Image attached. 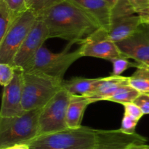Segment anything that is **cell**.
Masks as SVG:
<instances>
[{"instance_id": "10", "label": "cell", "mask_w": 149, "mask_h": 149, "mask_svg": "<svg viewBox=\"0 0 149 149\" xmlns=\"http://www.w3.org/2000/svg\"><path fill=\"white\" fill-rule=\"evenodd\" d=\"M116 45L127 58L133 59L138 66L149 67V23H143L132 35Z\"/></svg>"}, {"instance_id": "28", "label": "cell", "mask_w": 149, "mask_h": 149, "mask_svg": "<svg viewBox=\"0 0 149 149\" xmlns=\"http://www.w3.org/2000/svg\"><path fill=\"white\" fill-rule=\"evenodd\" d=\"M134 103L141 108L144 115L149 114V93H140L134 101Z\"/></svg>"}, {"instance_id": "15", "label": "cell", "mask_w": 149, "mask_h": 149, "mask_svg": "<svg viewBox=\"0 0 149 149\" xmlns=\"http://www.w3.org/2000/svg\"><path fill=\"white\" fill-rule=\"evenodd\" d=\"M130 85V77L111 75L103 77L95 90L87 97L95 102L97 101L107 100L109 96L123 86Z\"/></svg>"}, {"instance_id": "29", "label": "cell", "mask_w": 149, "mask_h": 149, "mask_svg": "<svg viewBox=\"0 0 149 149\" xmlns=\"http://www.w3.org/2000/svg\"><path fill=\"white\" fill-rule=\"evenodd\" d=\"M125 149H149V145L146 143H135L129 145Z\"/></svg>"}, {"instance_id": "23", "label": "cell", "mask_w": 149, "mask_h": 149, "mask_svg": "<svg viewBox=\"0 0 149 149\" xmlns=\"http://www.w3.org/2000/svg\"><path fill=\"white\" fill-rule=\"evenodd\" d=\"M113 64V72L112 75L120 76L125 71L131 67H138V64L135 62H131L129 61V58L126 57H119V58H114L111 61Z\"/></svg>"}, {"instance_id": "25", "label": "cell", "mask_w": 149, "mask_h": 149, "mask_svg": "<svg viewBox=\"0 0 149 149\" xmlns=\"http://www.w3.org/2000/svg\"><path fill=\"white\" fill-rule=\"evenodd\" d=\"M15 17L28 10L26 0H4Z\"/></svg>"}, {"instance_id": "3", "label": "cell", "mask_w": 149, "mask_h": 149, "mask_svg": "<svg viewBox=\"0 0 149 149\" xmlns=\"http://www.w3.org/2000/svg\"><path fill=\"white\" fill-rule=\"evenodd\" d=\"M30 149H93L97 145L96 129L81 126L43 134L28 143Z\"/></svg>"}, {"instance_id": "18", "label": "cell", "mask_w": 149, "mask_h": 149, "mask_svg": "<svg viewBox=\"0 0 149 149\" xmlns=\"http://www.w3.org/2000/svg\"><path fill=\"white\" fill-rule=\"evenodd\" d=\"M130 85L140 93H149V67L138 66L130 77Z\"/></svg>"}, {"instance_id": "11", "label": "cell", "mask_w": 149, "mask_h": 149, "mask_svg": "<svg viewBox=\"0 0 149 149\" xmlns=\"http://www.w3.org/2000/svg\"><path fill=\"white\" fill-rule=\"evenodd\" d=\"M23 70L16 68L14 78L4 87L0 117L15 116L26 112L23 107Z\"/></svg>"}, {"instance_id": "14", "label": "cell", "mask_w": 149, "mask_h": 149, "mask_svg": "<svg viewBox=\"0 0 149 149\" xmlns=\"http://www.w3.org/2000/svg\"><path fill=\"white\" fill-rule=\"evenodd\" d=\"M143 23L136 13L126 14L112 18L108 30L109 36L114 42H119L132 35Z\"/></svg>"}, {"instance_id": "30", "label": "cell", "mask_w": 149, "mask_h": 149, "mask_svg": "<svg viewBox=\"0 0 149 149\" xmlns=\"http://www.w3.org/2000/svg\"><path fill=\"white\" fill-rule=\"evenodd\" d=\"M1 149H30V148L28 144H18Z\"/></svg>"}, {"instance_id": "17", "label": "cell", "mask_w": 149, "mask_h": 149, "mask_svg": "<svg viewBox=\"0 0 149 149\" xmlns=\"http://www.w3.org/2000/svg\"><path fill=\"white\" fill-rule=\"evenodd\" d=\"M102 79L103 77L87 78L74 77L68 80H63L61 86L71 95L87 96L95 90Z\"/></svg>"}, {"instance_id": "20", "label": "cell", "mask_w": 149, "mask_h": 149, "mask_svg": "<svg viewBox=\"0 0 149 149\" xmlns=\"http://www.w3.org/2000/svg\"><path fill=\"white\" fill-rule=\"evenodd\" d=\"M16 18L4 0H0V39L4 37Z\"/></svg>"}, {"instance_id": "13", "label": "cell", "mask_w": 149, "mask_h": 149, "mask_svg": "<svg viewBox=\"0 0 149 149\" xmlns=\"http://www.w3.org/2000/svg\"><path fill=\"white\" fill-rule=\"evenodd\" d=\"M85 12L100 28L109 30L112 20V7L106 0H70Z\"/></svg>"}, {"instance_id": "19", "label": "cell", "mask_w": 149, "mask_h": 149, "mask_svg": "<svg viewBox=\"0 0 149 149\" xmlns=\"http://www.w3.org/2000/svg\"><path fill=\"white\" fill-rule=\"evenodd\" d=\"M139 94V91L132 88L130 85H128L120 88L113 94L109 96L107 99V101H111L124 105L126 103L134 102Z\"/></svg>"}, {"instance_id": "32", "label": "cell", "mask_w": 149, "mask_h": 149, "mask_svg": "<svg viewBox=\"0 0 149 149\" xmlns=\"http://www.w3.org/2000/svg\"><path fill=\"white\" fill-rule=\"evenodd\" d=\"M106 1H108V2L109 3V4H111V6L112 7H113V6L115 5V4L117 3V1H119V0H106Z\"/></svg>"}, {"instance_id": "9", "label": "cell", "mask_w": 149, "mask_h": 149, "mask_svg": "<svg viewBox=\"0 0 149 149\" xmlns=\"http://www.w3.org/2000/svg\"><path fill=\"white\" fill-rule=\"evenodd\" d=\"M48 39H49V34L47 26L43 20L38 18L17 51L13 65L16 68L23 70L43 47V44Z\"/></svg>"}, {"instance_id": "26", "label": "cell", "mask_w": 149, "mask_h": 149, "mask_svg": "<svg viewBox=\"0 0 149 149\" xmlns=\"http://www.w3.org/2000/svg\"><path fill=\"white\" fill-rule=\"evenodd\" d=\"M138 120L135 119L132 117L130 116L127 114H124V117L122 121V125H121V129L126 132L134 133L135 132V128L138 123Z\"/></svg>"}, {"instance_id": "22", "label": "cell", "mask_w": 149, "mask_h": 149, "mask_svg": "<svg viewBox=\"0 0 149 149\" xmlns=\"http://www.w3.org/2000/svg\"><path fill=\"white\" fill-rule=\"evenodd\" d=\"M137 15L141 17L143 23H149V0H128Z\"/></svg>"}, {"instance_id": "5", "label": "cell", "mask_w": 149, "mask_h": 149, "mask_svg": "<svg viewBox=\"0 0 149 149\" xmlns=\"http://www.w3.org/2000/svg\"><path fill=\"white\" fill-rule=\"evenodd\" d=\"M63 81L42 74L23 72V107L24 110H31L45 106L62 89Z\"/></svg>"}, {"instance_id": "16", "label": "cell", "mask_w": 149, "mask_h": 149, "mask_svg": "<svg viewBox=\"0 0 149 149\" xmlns=\"http://www.w3.org/2000/svg\"><path fill=\"white\" fill-rule=\"evenodd\" d=\"M92 100L84 96L71 95L66 113V124L68 128L77 129L81 127L83 115L86 108Z\"/></svg>"}, {"instance_id": "12", "label": "cell", "mask_w": 149, "mask_h": 149, "mask_svg": "<svg viewBox=\"0 0 149 149\" xmlns=\"http://www.w3.org/2000/svg\"><path fill=\"white\" fill-rule=\"evenodd\" d=\"M97 145L111 146L125 149L135 143H146V137L136 133H129L122 129L103 130L96 129Z\"/></svg>"}, {"instance_id": "2", "label": "cell", "mask_w": 149, "mask_h": 149, "mask_svg": "<svg viewBox=\"0 0 149 149\" xmlns=\"http://www.w3.org/2000/svg\"><path fill=\"white\" fill-rule=\"evenodd\" d=\"M42 109L26 111L15 116L0 117V149L28 144L39 137V118Z\"/></svg>"}, {"instance_id": "31", "label": "cell", "mask_w": 149, "mask_h": 149, "mask_svg": "<svg viewBox=\"0 0 149 149\" xmlns=\"http://www.w3.org/2000/svg\"><path fill=\"white\" fill-rule=\"evenodd\" d=\"M93 149H122V148H118L111 147V146H107V145H96L95 148Z\"/></svg>"}, {"instance_id": "6", "label": "cell", "mask_w": 149, "mask_h": 149, "mask_svg": "<svg viewBox=\"0 0 149 149\" xmlns=\"http://www.w3.org/2000/svg\"><path fill=\"white\" fill-rule=\"evenodd\" d=\"M37 19V16L29 10L16 18L4 37L0 39V63L13 65L17 51Z\"/></svg>"}, {"instance_id": "27", "label": "cell", "mask_w": 149, "mask_h": 149, "mask_svg": "<svg viewBox=\"0 0 149 149\" xmlns=\"http://www.w3.org/2000/svg\"><path fill=\"white\" fill-rule=\"evenodd\" d=\"M123 106L125 108V113L127 114L130 116L132 117V118L138 120V121H140V119L144 115L141 108L138 105H135L134 102L124 104Z\"/></svg>"}, {"instance_id": "4", "label": "cell", "mask_w": 149, "mask_h": 149, "mask_svg": "<svg viewBox=\"0 0 149 149\" xmlns=\"http://www.w3.org/2000/svg\"><path fill=\"white\" fill-rule=\"evenodd\" d=\"M81 57L79 48L69 52L67 47L62 52L53 53L42 47L23 70L25 72L42 74L63 81L68 69Z\"/></svg>"}, {"instance_id": "7", "label": "cell", "mask_w": 149, "mask_h": 149, "mask_svg": "<svg viewBox=\"0 0 149 149\" xmlns=\"http://www.w3.org/2000/svg\"><path fill=\"white\" fill-rule=\"evenodd\" d=\"M71 95L61 89L45 106L39 118V136L68 129L66 113Z\"/></svg>"}, {"instance_id": "8", "label": "cell", "mask_w": 149, "mask_h": 149, "mask_svg": "<svg viewBox=\"0 0 149 149\" xmlns=\"http://www.w3.org/2000/svg\"><path fill=\"white\" fill-rule=\"evenodd\" d=\"M82 57H94L111 61L114 58L126 57L110 39L106 29L99 28L80 44ZM127 58V57H126Z\"/></svg>"}, {"instance_id": "1", "label": "cell", "mask_w": 149, "mask_h": 149, "mask_svg": "<svg viewBox=\"0 0 149 149\" xmlns=\"http://www.w3.org/2000/svg\"><path fill=\"white\" fill-rule=\"evenodd\" d=\"M38 18L44 20L49 38L58 37L71 44H81L100 28L85 12L70 0H64L45 11Z\"/></svg>"}, {"instance_id": "24", "label": "cell", "mask_w": 149, "mask_h": 149, "mask_svg": "<svg viewBox=\"0 0 149 149\" xmlns=\"http://www.w3.org/2000/svg\"><path fill=\"white\" fill-rule=\"evenodd\" d=\"M16 67L10 64L0 63V83L3 87L7 86L14 78Z\"/></svg>"}, {"instance_id": "21", "label": "cell", "mask_w": 149, "mask_h": 149, "mask_svg": "<svg viewBox=\"0 0 149 149\" xmlns=\"http://www.w3.org/2000/svg\"><path fill=\"white\" fill-rule=\"evenodd\" d=\"M64 0H26L28 10L33 12L37 18L53 6Z\"/></svg>"}]
</instances>
